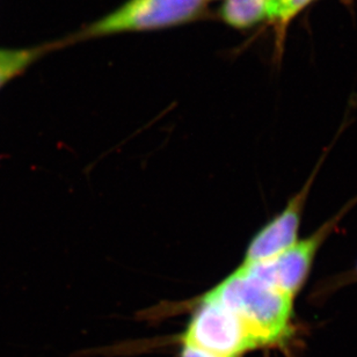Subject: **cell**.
Returning a JSON list of instances; mask_svg holds the SVG:
<instances>
[{
	"label": "cell",
	"mask_w": 357,
	"mask_h": 357,
	"mask_svg": "<svg viewBox=\"0 0 357 357\" xmlns=\"http://www.w3.org/2000/svg\"><path fill=\"white\" fill-rule=\"evenodd\" d=\"M206 294L241 318L257 347L278 346L290 335L294 297L257 278L244 266Z\"/></svg>",
	"instance_id": "cell-1"
},
{
	"label": "cell",
	"mask_w": 357,
	"mask_h": 357,
	"mask_svg": "<svg viewBox=\"0 0 357 357\" xmlns=\"http://www.w3.org/2000/svg\"><path fill=\"white\" fill-rule=\"evenodd\" d=\"M206 0H127L77 35L78 40L176 27L202 17Z\"/></svg>",
	"instance_id": "cell-2"
},
{
	"label": "cell",
	"mask_w": 357,
	"mask_h": 357,
	"mask_svg": "<svg viewBox=\"0 0 357 357\" xmlns=\"http://www.w3.org/2000/svg\"><path fill=\"white\" fill-rule=\"evenodd\" d=\"M180 341L215 357H241L258 348L241 318L208 294L197 301Z\"/></svg>",
	"instance_id": "cell-3"
},
{
	"label": "cell",
	"mask_w": 357,
	"mask_h": 357,
	"mask_svg": "<svg viewBox=\"0 0 357 357\" xmlns=\"http://www.w3.org/2000/svg\"><path fill=\"white\" fill-rule=\"evenodd\" d=\"M356 203L357 197L341 210L337 216L320 227L314 234L304 239H298L291 248L275 258L257 264H241V266L268 284L295 298L303 285L305 284L313 262L316 260L317 253L324 241L337 227L344 215Z\"/></svg>",
	"instance_id": "cell-4"
},
{
	"label": "cell",
	"mask_w": 357,
	"mask_h": 357,
	"mask_svg": "<svg viewBox=\"0 0 357 357\" xmlns=\"http://www.w3.org/2000/svg\"><path fill=\"white\" fill-rule=\"evenodd\" d=\"M325 157L326 153H324L323 157L319 159L318 165L313 169L302 188L289 199L284 209L273 220H269L252 238L243 264H257L275 258L276 255H281L282 252L291 248L298 241L299 227L302 223L304 208Z\"/></svg>",
	"instance_id": "cell-5"
},
{
	"label": "cell",
	"mask_w": 357,
	"mask_h": 357,
	"mask_svg": "<svg viewBox=\"0 0 357 357\" xmlns=\"http://www.w3.org/2000/svg\"><path fill=\"white\" fill-rule=\"evenodd\" d=\"M276 0H224L220 17L236 29L255 27L262 21H274Z\"/></svg>",
	"instance_id": "cell-6"
},
{
	"label": "cell",
	"mask_w": 357,
	"mask_h": 357,
	"mask_svg": "<svg viewBox=\"0 0 357 357\" xmlns=\"http://www.w3.org/2000/svg\"><path fill=\"white\" fill-rule=\"evenodd\" d=\"M57 45V43H49L31 48H0V89L15 77L22 75L29 66L43 57L47 52L56 49Z\"/></svg>",
	"instance_id": "cell-7"
},
{
	"label": "cell",
	"mask_w": 357,
	"mask_h": 357,
	"mask_svg": "<svg viewBox=\"0 0 357 357\" xmlns=\"http://www.w3.org/2000/svg\"><path fill=\"white\" fill-rule=\"evenodd\" d=\"M312 1L314 0H276L274 21L278 24V45L280 48L289 22Z\"/></svg>",
	"instance_id": "cell-8"
},
{
	"label": "cell",
	"mask_w": 357,
	"mask_h": 357,
	"mask_svg": "<svg viewBox=\"0 0 357 357\" xmlns=\"http://www.w3.org/2000/svg\"><path fill=\"white\" fill-rule=\"evenodd\" d=\"M180 357H215L213 355L206 354L203 351L195 349V348L188 347V346H182Z\"/></svg>",
	"instance_id": "cell-9"
},
{
	"label": "cell",
	"mask_w": 357,
	"mask_h": 357,
	"mask_svg": "<svg viewBox=\"0 0 357 357\" xmlns=\"http://www.w3.org/2000/svg\"><path fill=\"white\" fill-rule=\"evenodd\" d=\"M351 274L353 275V278H357V264L356 266H355L354 269H353V271H351Z\"/></svg>",
	"instance_id": "cell-10"
},
{
	"label": "cell",
	"mask_w": 357,
	"mask_h": 357,
	"mask_svg": "<svg viewBox=\"0 0 357 357\" xmlns=\"http://www.w3.org/2000/svg\"><path fill=\"white\" fill-rule=\"evenodd\" d=\"M206 1H210V0H206Z\"/></svg>",
	"instance_id": "cell-11"
}]
</instances>
